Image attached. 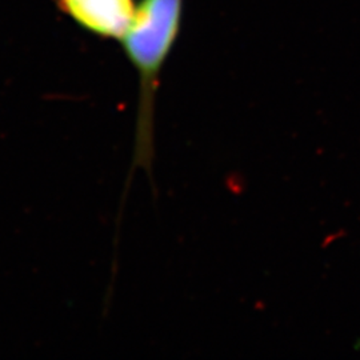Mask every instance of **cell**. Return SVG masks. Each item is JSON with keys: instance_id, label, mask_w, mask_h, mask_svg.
<instances>
[{"instance_id": "6da1fadb", "label": "cell", "mask_w": 360, "mask_h": 360, "mask_svg": "<svg viewBox=\"0 0 360 360\" xmlns=\"http://www.w3.org/2000/svg\"><path fill=\"white\" fill-rule=\"evenodd\" d=\"M184 0H139L122 47L139 80L131 174L138 168L153 178L156 96L163 68L179 39Z\"/></svg>"}, {"instance_id": "7a4b0ae2", "label": "cell", "mask_w": 360, "mask_h": 360, "mask_svg": "<svg viewBox=\"0 0 360 360\" xmlns=\"http://www.w3.org/2000/svg\"><path fill=\"white\" fill-rule=\"evenodd\" d=\"M59 8L95 37L122 41L136 11V0H56Z\"/></svg>"}]
</instances>
